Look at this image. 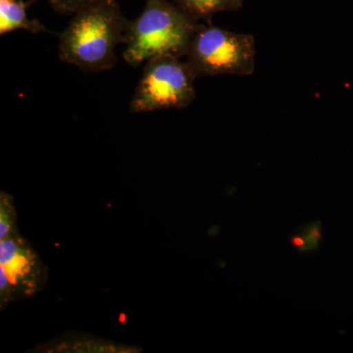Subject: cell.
Here are the masks:
<instances>
[{"label":"cell","mask_w":353,"mask_h":353,"mask_svg":"<svg viewBox=\"0 0 353 353\" xmlns=\"http://www.w3.org/2000/svg\"><path fill=\"white\" fill-rule=\"evenodd\" d=\"M18 217L12 196L0 192V240L18 233Z\"/></svg>","instance_id":"obj_9"},{"label":"cell","mask_w":353,"mask_h":353,"mask_svg":"<svg viewBox=\"0 0 353 353\" xmlns=\"http://www.w3.org/2000/svg\"><path fill=\"white\" fill-rule=\"evenodd\" d=\"M73 15L59 34V59L83 72L113 68L117 63L116 48L124 43L129 23L117 0H97Z\"/></svg>","instance_id":"obj_1"},{"label":"cell","mask_w":353,"mask_h":353,"mask_svg":"<svg viewBox=\"0 0 353 353\" xmlns=\"http://www.w3.org/2000/svg\"><path fill=\"white\" fill-rule=\"evenodd\" d=\"M199 24L171 0H145L141 15L128 23L123 57L132 67L155 57H185Z\"/></svg>","instance_id":"obj_2"},{"label":"cell","mask_w":353,"mask_h":353,"mask_svg":"<svg viewBox=\"0 0 353 353\" xmlns=\"http://www.w3.org/2000/svg\"><path fill=\"white\" fill-rule=\"evenodd\" d=\"M23 0H0V34L26 30L32 34L50 32L38 19H30Z\"/></svg>","instance_id":"obj_6"},{"label":"cell","mask_w":353,"mask_h":353,"mask_svg":"<svg viewBox=\"0 0 353 353\" xmlns=\"http://www.w3.org/2000/svg\"><path fill=\"white\" fill-rule=\"evenodd\" d=\"M196 80L189 65L181 58H152L143 66L130 111L145 113L187 108L196 99Z\"/></svg>","instance_id":"obj_4"},{"label":"cell","mask_w":353,"mask_h":353,"mask_svg":"<svg viewBox=\"0 0 353 353\" xmlns=\"http://www.w3.org/2000/svg\"><path fill=\"white\" fill-rule=\"evenodd\" d=\"M55 12L62 15H72L88 4L97 0H46Z\"/></svg>","instance_id":"obj_11"},{"label":"cell","mask_w":353,"mask_h":353,"mask_svg":"<svg viewBox=\"0 0 353 353\" xmlns=\"http://www.w3.org/2000/svg\"><path fill=\"white\" fill-rule=\"evenodd\" d=\"M289 243L292 248H294L301 254H309L307 245H306V241L301 234H290Z\"/></svg>","instance_id":"obj_12"},{"label":"cell","mask_w":353,"mask_h":353,"mask_svg":"<svg viewBox=\"0 0 353 353\" xmlns=\"http://www.w3.org/2000/svg\"><path fill=\"white\" fill-rule=\"evenodd\" d=\"M194 21L211 23L213 16L225 11H236L245 0H171Z\"/></svg>","instance_id":"obj_8"},{"label":"cell","mask_w":353,"mask_h":353,"mask_svg":"<svg viewBox=\"0 0 353 353\" xmlns=\"http://www.w3.org/2000/svg\"><path fill=\"white\" fill-rule=\"evenodd\" d=\"M185 57L196 79L218 75L252 76L256 57L255 39L252 34L228 31L212 23H199Z\"/></svg>","instance_id":"obj_3"},{"label":"cell","mask_w":353,"mask_h":353,"mask_svg":"<svg viewBox=\"0 0 353 353\" xmlns=\"http://www.w3.org/2000/svg\"><path fill=\"white\" fill-rule=\"evenodd\" d=\"M299 234L303 236L307 245L309 254L319 252L323 241L322 222L313 221L307 224L301 225L299 228Z\"/></svg>","instance_id":"obj_10"},{"label":"cell","mask_w":353,"mask_h":353,"mask_svg":"<svg viewBox=\"0 0 353 353\" xmlns=\"http://www.w3.org/2000/svg\"><path fill=\"white\" fill-rule=\"evenodd\" d=\"M48 280V268L20 232L0 240V307L39 294Z\"/></svg>","instance_id":"obj_5"},{"label":"cell","mask_w":353,"mask_h":353,"mask_svg":"<svg viewBox=\"0 0 353 353\" xmlns=\"http://www.w3.org/2000/svg\"><path fill=\"white\" fill-rule=\"evenodd\" d=\"M44 350H50L48 352H137L136 347H127L120 343L101 340L90 336H74L70 338L65 336L60 338L58 341H53L52 345L46 347Z\"/></svg>","instance_id":"obj_7"}]
</instances>
